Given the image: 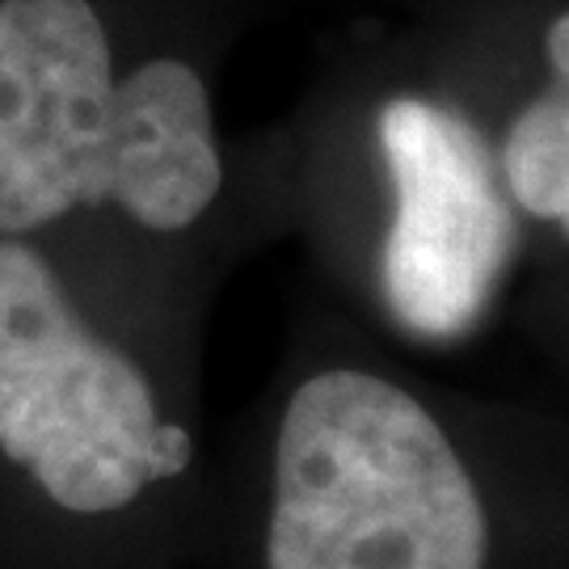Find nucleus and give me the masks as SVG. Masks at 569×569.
<instances>
[{
  "instance_id": "obj_2",
  "label": "nucleus",
  "mask_w": 569,
  "mask_h": 569,
  "mask_svg": "<svg viewBox=\"0 0 569 569\" xmlns=\"http://www.w3.org/2000/svg\"><path fill=\"white\" fill-rule=\"evenodd\" d=\"M486 515L409 392L333 367L296 388L274 448L266 569H481Z\"/></svg>"
},
{
  "instance_id": "obj_5",
  "label": "nucleus",
  "mask_w": 569,
  "mask_h": 569,
  "mask_svg": "<svg viewBox=\"0 0 569 569\" xmlns=\"http://www.w3.org/2000/svg\"><path fill=\"white\" fill-rule=\"evenodd\" d=\"M549 63V89L510 127L507 178L531 216L557 220L569 232V13L552 21Z\"/></svg>"
},
{
  "instance_id": "obj_4",
  "label": "nucleus",
  "mask_w": 569,
  "mask_h": 569,
  "mask_svg": "<svg viewBox=\"0 0 569 569\" xmlns=\"http://www.w3.org/2000/svg\"><path fill=\"white\" fill-rule=\"evenodd\" d=\"M397 216L385 241V296L427 338L465 333L515 249V220L465 119L422 98L380 114Z\"/></svg>"
},
{
  "instance_id": "obj_1",
  "label": "nucleus",
  "mask_w": 569,
  "mask_h": 569,
  "mask_svg": "<svg viewBox=\"0 0 569 569\" xmlns=\"http://www.w3.org/2000/svg\"><path fill=\"white\" fill-rule=\"evenodd\" d=\"M220 182L211 102L190 63L148 60L114 81L89 0H0V232L98 203L178 232Z\"/></svg>"
},
{
  "instance_id": "obj_3",
  "label": "nucleus",
  "mask_w": 569,
  "mask_h": 569,
  "mask_svg": "<svg viewBox=\"0 0 569 569\" xmlns=\"http://www.w3.org/2000/svg\"><path fill=\"white\" fill-rule=\"evenodd\" d=\"M0 456L68 515H110L190 465V439L122 350L68 305L30 244L0 237Z\"/></svg>"
}]
</instances>
